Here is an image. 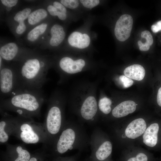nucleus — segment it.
<instances>
[{
  "label": "nucleus",
  "instance_id": "1",
  "mask_svg": "<svg viewBox=\"0 0 161 161\" xmlns=\"http://www.w3.org/2000/svg\"><path fill=\"white\" fill-rule=\"evenodd\" d=\"M44 60L29 58L17 68L22 89L41 90L47 81L48 66Z\"/></svg>",
  "mask_w": 161,
  "mask_h": 161
},
{
  "label": "nucleus",
  "instance_id": "2",
  "mask_svg": "<svg viewBox=\"0 0 161 161\" xmlns=\"http://www.w3.org/2000/svg\"><path fill=\"white\" fill-rule=\"evenodd\" d=\"M45 96L42 89L20 90L7 98L3 99L6 105L16 108V112L20 114L23 110L35 112L39 108L41 104L45 100Z\"/></svg>",
  "mask_w": 161,
  "mask_h": 161
},
{
  "label": "nucleus",
  "instance_id": "3",
  "mask_svg": "<svg viewBox=\"0 0 161 161\" xmlns=\"http://www.w3.org/2000/svg\"><path fill=\"white\" fill-rule=\"evenodd\" d=\"M1 97H8L21 90L17 68L8 67L0 69Z\"/></svg>",
  "mask_w": 161,
  "mask_h": 161
},
{
  "label": "nucleus",
  "instance_id": "4",
  "mask_svg": "<svg viewBox=\"0 0 161 161\" xmlns=\"http://www.w3.org/2000/svg\"><path fill=\"white\" fill-rule=\"evenodd\" d=\"M133 24L131 16L128 14L121 16L117 21L114 29V34L117 39L124 41L130 37Z\"/></svg>",
  "mask_w": 161,
  "mask_h": 161
},
{
  "label": "nucleus",
  "instance_id": "5",
  "mask_svg": "<svg viewBox=\"0 0 161 161\" xmlns=\"http://www.w3.org/2000/svg\"><path fill=\"white\" fill-rule=\"evenodd\" d=\"M61 111L58 106L51 107L48 112L46 120L48 131L52 134H55L59 131L61 124Z\"/></svg>",
  "mask_w": 161,
  "mask_h": 161
},
{
  "label": "nucleus",
  "instance_id": "6",
  "mask_svg": "<svg viewBox=\"0 0 161 161\" xmlns=\"http://www.w3.org/2000/svg\"><path fill=\"white\" fill-rule=\"evenodd\" d=\"M59 64L62 71L73 74L81 72L85 65V62L82 59L74 61L70 57H64L60 59Z\"/></svg>",
  "mask_w": 161,
  "mask_h": 161
},
{
  "label": "nucleus",
  "instance_id": "7",
  "mask_svg": "<svg viewBox=\"0 0 161 161\" xmlns=\"http://www.w3.org/2000/svg\"><path fill=\"white\" fill-rule=\"evenodd\" d=\"M75 135L74 131L68 129L62 132L57 144V150L58 153L63 154L70 149L73 144Z\"/></svg>",
  "mask_w": 161,
  "mask_h": 161
},
{
  "label": "nucleus",
  "instance_id": "8",
  "mask_svg": "<svg viewBox=\"0 0 161 161\" xmlns=\"http://www.w3.org/2000/svg\"><path fill=\"white\" fill-rule=\"evenodd\" d=\"M146 128V124L142 118L136 119L131 122L127 126L125 134L128 138L135 139L143 134Z\"/></svg>",
  "mask_w": 161,
  "mask_h": 161
},
{
  "label": "nucleus",
  "instance_id": "9",
  "mask_svg": "<svg viewBox=\"0 0 161 161\" xmlns=\"http://www.w3.org/2000/svg\"><path fill=\"white\" fill-rule=\"evenodd\" d=\"M68 41L71 46L80 49L87 47L90 42L89 36L86 33L82 34L75 31L72 33L69 36Z\"/></svg>",
  "mask_w": 161,
  "mask_h": 161
},
{
  "label": "nucleus",
  "instance_id": "10",
  "mask_svg": "<svg viewBox=\"0 0 161 161\" xmlns=\"http://www.w3.org/2000/svg\"><path fill=\"white\" fill-rule=\"evenodd\" d=\"M97 109V101L94 97H87L83 103L80 109L82 117L86 120L92 119L95 115Z\"/></svg>",
  "mask_w": 161,
  "mask_h": 161
},
{
  "label": "nucleus",
  "instance_id": "11",
  "mask_svg": "<svg viewBox=\"0 0 161 161\" xmlns=\"http://www.w3.org/2000/svg\"><path fill=\"white\" fill-rule=\"evenodd\" d=\"M136 104L132 100L123 102L117 105L113 109V116L116 118H120L134 112L136 110Z\"/></svg>",
  "mask_w": 161,
  "mask_h": 161
},
{
  "label": "nucleus",
  "instance_id": "12",
  "mask_svg": "<svg viewBox=\"0 0 161 161\" xmlns=\"http://www.w3.org/2000/svg\"><path fill=\"white\" fill-rule=\"evenodd\" d=\"M159 126L157 123L151 124L146 129L143 135V142L147 146L153 147L157 144Z\"/></svg>",
  "mask_w": 161,
  "mask_h": 161
},
{
  "label": "nucleus",
  "instance_id": "13",
  "mask_svg": "<svg viewBox=\"0 0 161 161\" xmlns=\"http://www.w3.org/2000/svg\"><path fill=\"white\" fill-rule=\"evenodd\" d=\"M123 72L125 76L130 79L140 81L144 78L145 72L144 68L141 65L134 64L126 67Z\"/></svg>",
  "mask_w": 161,
  "mask_h": 161
},
{
  "label": "nucleus",
  "instance_id": "14",
  "mask_svg": "<svg viewBox=\"0 0 161 161\" xmlns=\"http://www.w3.org/2000/svg\"><path fill=\"white\" fill-rule=\"evenodd\" d=\"M20 129L22 131L20 137L24 142L30 144L36 143L38 141V136L30 125L27 124H24L21 126Z\"/></svg>",
  "mask_w": 161,
  "mask_h": 161
},
{
  "label": "nucleus",
  "instance_id": "15",
  "mask_svg": "<svg viewBox=\"0 0 161 161\" xmlns=\"http://www.w3.org/2000/svg\"><path fill=\"white\" fill-rule=\"evenodd\" d=\"M51 37L49 43L52 46H57L61 44L64 39L66 33L63 27L58 24L52 26L50 30Z\"/></svg>",
  "mask_w": 161,
  "mask_h": 161
},
{
  "label": "nucleus",
  "instance_id": "16",
  "mask_svg": "<svg viewBox=\"0 0 161 161\" xmlns=\"http://www.w3.org/2000/svg\"><path fill=\"white\" fill-rule=\"evenodd\" d=\"M18 52V47L14 43L6 44L0 49V56L2 59L7 61L12 60L15 58Z\"/></svg>",
  "mask_w": 161,
  "mask_h": 161
},
{
  "label": "nucleus",
  "instance_id": "17",
  "mask_svg": "<svg viewBox=\"0 0 161 161\" xmlns=\"http://www.w3.org/2000/svg\"><path fill=\"white\" fill-rule=\"evenodd\" d=\"M112 145L111 142L106 141L99 147L95 153L97 159L100 161L106 159L111 154Z\"/></svg>",
  "mask_w": 161,
  "mask_h": 161
},
{
  "label": "nucleus",
  "instance_id": "18",
  "mask_svg": "<svg viewBox=\"0 0 161 161\" xmlns=\"http://www.w3.org/2000/svg\"><path fill=\"white\" fill-rule=\"evenodd\" d=\"M141 36L142 38L145 39L146 41L143 43L140 40L138 41V44L139 49L141 51H147L149 49L150 46L153 44L152 36L149 31L145 30L142 32Z\"/></svg>",
  "mask_w": 161,
  "mask_h": 161
},
{
  "label": "nucleus",
  "instance_id": "19",
  "mask_svg": "<svg viewBox=\"0 0 161 161\" xmlns=\"http://www.w3.org/2000/svg\"><path fill=\"white\" fill-rule=\"evenodd\" d=\"M47 15V12L45 10L38 9L30 14L28 18V22L30 24H35L46 18Z\"/></svg>",
  "mask_w": 161,
  "mask_h": 161
},
{
  "label": "nucleus",
  "instance_id": "20",
  "mask_svg": "<svg viewBox=\"0 0 161 161\" xmlns=\"http://www.w3.org/2000/svg\"><path fill=\"white\" fill-rule=\"evenodd\" d=\"M47 27V24L46 23H42L36 26L28 33L27 35V39L31 41L35 40L40 35L44 32Z\"/></svg>",
  "mask_w": 161,
  "mask_h": 161
},
{
  "label": "nucleus",
  "instance_id": "21",
  "mask_svg": "<svg viewBox=\"0 0 161 161\" xmlns=\"http://www.w3.org/2000/svg\"><path fill=\"white\" fill-rule=\"evenodd\" d=\"M112 103V101L110 99L105 97L100 100L98 103L99 108L103 113L107 114L111 111Z\"/></svg>",
  "mask_w": 161,
  "mask_h": 161
},
{
  "label": "nucleus",
  "instance_id": "22",
  "mask_svg": "<svg viewBox=\"0 0 161 161\" xmlns=\"http://www.w3.org/2000/svg\"><path fill=\"white\" fill-rule=\"evenodd\" d=\"M16 151L18 154V157L14 161H29L30 155L27 150L22 149L20 146L17 147Z\"/></svg>",
  "mask_w": 161,
  "mask_h": 161
},
{
  "label": "nucleus",
  "instance_id": "23",
  "mask_svg": "<svg viewBox=\"0 0 161 161\" xmlns=\"http://www.w3.org/2000/svg\"><path fill=\"white\" fill-rule=\"evenodd\" d=\"M31 10L30 8H27L22 10L17 13L14 18V20L18 23L24 21L28 18L31 13Z\"/></svg>",
  "mask_w": 161,
  "mask_h": 161
},
{
  "label": "nucleus",
  "instance_id": "24",
  "mask_svg": "<svg viewBox=\"0 0 161 161\" xmlns=\"http://www.w3.org/2000/svg\"><path fill=\"white\" fill-rule=\"evenodd\" d=\"M60 2L65 7L74 9L78 7L80 1L78 0H61Z\"/></svg>",
  "mask_w": 161,
  "mask_h": 161
},
{
  "label": "nucleus",
  "instance_id": "25",
  "mask_svg": "<svg viewBox=\"0 0 161 161\" xmlns=\"http://www.w3.org/2000/svg\"><path fill=\"white\" fill-rule=\"evenodd\" d=\"M79 1L83 7L89 9L97 6L100 2L99 0H80Z\"/></svg>",
  "mask_w": 161,
  "mask_h": 161
},
{
  "label": "nucleus",
  "instance_id": "26",
  "mask_svg": "<svg viewBox=\"0 0 161 161\" xmlns=\"http://www.w3.org/2000/svg\"><path fill=\"white\" fill-rule=\"evenodd\" d=\"M6 123L4 121L0 122V141L1 143L7 142L8 139V136L4 131V127Z\"/></svg>",
  "mask_w": 161,
  "mask_h": 161
},
{
  "label": "nucleus",
  "instance_id": "27",
  "mask_svg": "<svg viewBox=\"0 0 161 161\" xmlns=\"http://www.w3.org/2000/svg\"><path fill=\"white\" fill-rule=\"evenodd\" d=\"M119 79L122 83L123 87L125 88L131 86L134 83L133 80L125 75L120 76Z\"/></svg>",
  "mask_w": 161,
  "mask_h": 161
},
{
  "label": "nucleus",
  "instance_id": "28",
  "mask_svg": "<svg viewBox=\"0 0 161 161\" xmlns=\"http://www.w3.org/2000/svg\"><path fill=\"white\" fill-rule=\"evenodd\" d=\"M147 156L143 153H139L135 157L129 159L127 161H147Z\"/></svg>",
  "mask_w": 161,
  "mask_h": 161
},
{
  "label": "nucleus",
  "instance_id": "29",
  "mask_svg": "<svg viewBox=\"0 0 161 161\" xmlns=\"http://www.w3.org/2000/svg\"><path fill=\"white\" fill-rule=\"evenodd\" d=\"M53 5L59 11L66 13V7L61 3L56 1H55L53 3Z\"/></svg>",
  "mask_w": 161,
  "mask_h": 161
},
{
  "label": "nucleus",
  "instance_id": "30",
  "mask_svg": "<svg viewBox=\"0 0 161 161\" xmlns=\"http://www.w3.org/2000/svg\"><path fill=\"white\" fill-rule=\"evenodd\" d=\"M19 24L17 27L16 30V32L18 34H22L26 30V26L24 21H22L19 23Z\"/></svg>",
  "mask_w": 161,
  "mask_h": 161
},
{
  "label": "nucleus",
  "instance_id": "31",
  "mask_svg": "<svg viewBox=\"0 0 161 161\" xmlns=\"http://www.w3.org/2000/svg\"><path fill=\"white\" fill-rule=\"evenodd\" d=\"M1 1L3 4L7 7H11L15 6L17 3L16 0H1Z\"/></svg>",
  "mask_w": 161,
  "mask_h": 161
},
{
  "label": "nucleus",
  "instance_id": "32",
  "mask_svg": "<svg viewBox=\"0 0 161 161\" xmlns=\"http://www.w3.org/2000/svg\"><path fill=\"white\" fill-rule=\"evenodd\" d=\"M151 30L154 33H156L161 30V20L157 22L151 26Z\"/></svg>",
  "mask_w": 161,
  "mask_h": 161
},
{
  "label": "nucleus",
  "instance_id": "33",
  "mask_svg": "<svg viewBox=\"0 0 161 161\" xmlns=\"http://www.w3.org/2000/svg\"><path fill=\"white\" fill-rule=\"evenodd\" d=\"M47 9L50 14L52 16H57L59 11L55 7L51 5L48 6Z\"/></svg>",
  "mask_w": 161,
  "mask_h": 161
},
{
  "label": "nucleus",
  "instance_id": "34",
  "mask_svg": "<svg viewBox=\"0 0 161 161\" xmlns=\"http://www.w3.org/2000/svg\"><path fill=\"white\" fill-rule=\"evenodd\" d=\"M157 102L158 105L161 107V87L158 91L157 95Z\"/></svg>",
  "mask_w": 161,
  "mask_h": 161
},
{
  "label": "nucleus",
  "instance_id": "35",
  "mask_svg": "<svg viewBox=\"0 0 161 161\" xmlns=\"http://www.w3.org/2000/svg\"><path fill=\"white\" fill-rule=\"evenodd\" d=\"M57 16L59 19L62 20L66 19L67 17L66 13H62L60 11L58 12Z\"/></svg>",
  "mask_w": 161,
  "mask_h": 161
},
{
  "label": "nucleus",
  "instance_id": "36",
  "mask_svg": "<svg viewBox=\"0 0 161 161\" xmlns=\"http://www.w3.org/2000/svg\"><path fill=\"white\" fill-rule=\"evenodd\" d=\"M29 161H37V160L35 158L33 157L30 159Z\"/></svg>",
  "mask_w": 161,
  "mask_h": 161
},
{
  "label": "nucleus",
  "instance_id": "37",
  "mask_svg": "<svg viewBox=\"0 0 161 161\" xmlns=\"http://www.w3.org/2000/svg\"><path fill=\"white\" fill-rule=\"evenodd\" d=\"M6 10L8 11H9L11 9V7H7L6 8Z\"/></svg>",
  "mask_w": 161,
  "mask_h": 161
}]
</instances>
